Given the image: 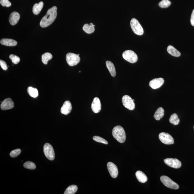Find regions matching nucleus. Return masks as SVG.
<instances>
[{"instance_id": "obj_27", "label": "nucleus", "mask_w": 194, "mask_h": 194, "mask_svg": "<svg viewBox=\"0 0 194 194\" xmlns=\"http://www.w3.org/2000/svg\"><path fill=\"white\" fill-rule=\"evenodd\" d=\"M42 61L44 64H47L48 60L52 58V54L49 53H46L42 55Z\"/></svg>"}, {"instance_id": "obj_17", "label": "nucleus", "mask_w": 194, "mask_h": 194, "mask_svg": "<svg viewBox=\"0 0 194 194\" xmlns=\"http://www.w3.org/2000/svg\"><path fill=\"white\" fill-rule=\"evenodd\" d=\"M0 42L1 44L7 46H15L17 44L16 41L10 39H1Z\"/></svg>"}, {"instance_id": "obj_6", "label": "nucleus", "mask_w": 194, "mask_h": 194, "mask_svg": "<svg viewBox=\"0 0 194 194\" xmlns=\"http://www.w3.org/2000/svg\"><path fill=\"white\" fill-rule=\"evenodd\" d=\"M66 60L68 64L71 66H76L80 62L79 56L73 53H69L67 54Z\"/></svg>"}, {"instance_id": "obj_13", "label": "nucleus", "mask_w": 194, "mask_h": 194, "mask_svg": "<svg viewBox=\"0 0 194 194\" xmlns=\"http://www.w3.org/2000/svg\"><path fill=\"white\" fill-rule=\"evenodd\" d=\"M14 107V104L11 98H6L3 101L1 105V110H6L10 109Z\"/></svg>"}, {"instance_id": "obj_7", "label": "nucleus", "mask_w": 194, "mask_h": 194, "mask_svg": "<svg viewBox=\"0 0 194 194\" xmlns=\"http://www.w3.org/2000/svg\"><path fill=\"white\" fill-rule=\"evenodd\" d=\"M44 152L47 158L50 160H53L55 155L53 148L50 144L45 143L44 146Z\"/></svg>"}, {"instance_id": "obj_14", "label": "nucleus", "mask_w": 194, "mask_h": 194, "mask_svg": "<svg viewBox=\"0 0 194 194\" xmlns=\"http://www.w3.org/2000/svg\"><path fill=\"white\" fill-rule=\"evenodd\" d=\"M101 103L99 98L96 97L93 100L91 104V108L92 111L95 113H98L101 110Z\"/></svg>"}, {"instance_id": "obj_24", "label": "nucleus", "mask_w": 194, "mask_h": 194, "mask_svg": "<svg viewBox=\"0 0 194 194\" xmlns=\"http://www.w3.org/2000/svg\"><path fill=\"white\" fill-rule=\"evenodd\" d=\"M78 190V187L76 185H72L69 186L65 191L64 194H74Z\"/></svg>"}, {"instance_id": "obj_26", "label": "nucleus", "mask_w": 194, "mask_h": 194, "mask_svg": "<svg viewBox=\"0 0 194 194\" xmlns=\"http://www.w3.org/2000/svg\"><path fill=\"white\" fill-rule=\"evenodd\" d=\"M28 92L29 95L32 97L36 98L38 96V91L37 89L31 87L28 88Z\"/></svg>"}, {"instance_id": "obj_3", "label": "nucleus", "mask_w": 194, "mask_h": 194, "mask_svg": "<svg viewBox=\"0 0 194 194\" xmlns=\"http://www.w3.org/2000/svg\"><path fill=\"white\" fill-rule=\"evenodd\" d=\"M130 25L132 30L135 34L138 35H142L143 34V28L137 19L133 18L130 22Z\"/></svg>"}, {"instance_id": "obj_30", "label": "nucleus", "mask_w": 194, "mask_h": 194, "mask_svg": "<svg viewBox=\"0 0 194 194\" xmlns=\"http://www.w3.org/2000/svg\"><path fill=\"white\" fill-rule=\"evenodd\" d=\"M93 139L94 140L97 142H99V143L105 144L107 145L108 144V142L107 140L103 138L100 137L99 136H95L93 137Z\"/></svg>"}, {"instance_id": "obj_39", "label": "nucleus", "mask_w": 194, "mask_h": 194, "mask_svg": "<svg viewBox=\"0 0 194 194\" xmlns=\"http://www.w3.org/2000/svg\"></svg>"}, {"instance_id": "obj_16", "label": "nucleus", "mask_w": 194, "mask_h": 194, "mask_svg": "<svg viewBox=\"0 0 194 194\" xmlns=\"http://www.w3.org/2000/svg\"><path fill=\"white\" fill-rule=\"evenodd\" d=\"M20 15L17 12H12L9 17V22L12 25H15L17 24L20 19Z\"/></svg>"}, {"instance_id": "obj_37", "label": "nucleus", "mask_w": 194, "mask_h": 194, "mask_svg": "<svg viewBox=\"0 0 194 194\" xmlns=\"http://www.w3.org/2000/svg\"><path fill=\"white\" fill-rule=\"evenodd\" d=\"M77 55H78V56H79V55H80V54H77Z\"/></svg>"}, {"instance_id": "obj_31", "label": "nucleus", "mask_w": 194, "mask_h": 194, "mask_svg": "<svg viewBox=\"0 0 194 194\" xmlns=\"http://www.w3.org/2000/svg\"><path fill=\"white\" fill-rule=\"evenodd\" d=\"M10 58L12 62L14 64H16L19 63L20 62V58L16 55L11 54L10 56Z\"/></svg>"}, {"instance_id": "obj_32", "label": "nucleus", "mask_w": 194, "mask_h": 194, "mask_svg": "<svg viewBox=\"0 0 194 194\" xmlns=\"http://www.w3.org/2000/svg\"><path fill=\"white\" fill-rule=\"evenodd\" d=\"M21 151L20 149H17L12 151L10 153V155L12 157H17L21 154Z\"/></svg>"}, {"instance_id": "obj_10", "label": "nucleus", "mask_w": 194, "mask_h": 194, "mask_svg": "<svg viewBox=\"0 0 194 194\" xmlns=\"http://www.w3.org/2000/svg\"><path fill=\"white\" fill-rule=\"evenodd\" d=\"M164 162L168 166L175 169H178L182 166L181 162L177 159L167 158L164 160Z\"/></svg>"}, {"instance_id": "obj_21", "label": "nucleus", "mask_w": 194, "mask_h": 194, "mask_svg": "<svg viewBox=\"0 0 194 194\" xmlns=\"http://www.w3.org/2000/svg\"><path fill=\"white\" fill-rule=\"evenodd\" d=\"M44 3L42 1H40L39 3L35 4L33 6V12L34 14L37 15L39 14L43 8Z\"/></svg>"}, {"instance_id": "obj_9", "label": "nucleus", "mask_w": 194, "mask_h": 194, "mask_svg": "<svg viewBox=\"0 0 194 194\" xmlns=\"http://www.w3.org/2000/svg\"><path fill=\"white\" fill-rule=\"evenodd\" d=\"M159 137L161 141L165 144L172 145L174 143L173 138L169 133H161L159 134Z\"/></svg>"}, {"instance_id": "obj_28", "label": "nucleus", "mask_w": 194, "mask_h": 194, "mask_svg": "<svg viewBox=\"0 0 194 194\" xmlns=\"http://www.w3.org/2000/svg\"><path fill=\"white\" fill-rule=\"evenodd\" d=\"M24 167L26 169L34 170L35 169L36 166L35 164L33 162L31 161H28L25 162L24 164Z\"/></svg>"}, {"instance_id": "obj_35", "label": "nucleus", "mask_w": 194, "mask_h": 194, "mask_svg": "<svg viewBox=\"0 0 194 194\" xmlns=\"http://www.w3.org/2000/svg\"><path fill=\"white\" fill-rule=\"evenodd\" d=\"M191 23L192 26H194V10L192 12L191 18Z\"/></svg>"}, {"instance_id": "obj_20", "label": "nucleus", "mask_w": 194, "mask_h": 194, "mask_svg": "<svg viewBox=\"0 0 194 194\" xmlns=\"http://www.w3.org/2000/svg\"><path fill=\"white\" fill-rule=\"evenodd\" d=\"M164 110L163 107H160L156 110L154 115L155 119L159 121L164 116Z\"/></svg>"}, {"instance_id": "obj_12", "label": "nucleus", "mask_w": 194, "mask_h": 194, "mask_svg": "<svg viewBox=\"0 0 194 194\" xmlns=\"http://www.w3.org/2000/svg\"><path fill=\"white\" fill-rule=\"evenodd\" d=\"M164 82V80L163 78H155L150 82L149 85L152 89H156L161 87Z\"/></svg>"}, {"instance_id": "obj_4", "label": "nucleus", "mask_w": 194, "mask_h": 194, "mask_svg": "<svg viewBox=\"0 0 194 194\" xmlns=\"http://www.w3.org/2000/svg\"><path fill=\"white\" fill-rule=\"evenodd\" d=\"M123 57L130 63H134L138 60V56L136 53L131 50H127L124 51L122 54Z\"/></svg>"}, {"instance_id": "obj_33", "label": "nucleus", "mask_w": 194, "mask_h": 194, "mask_svg": "<svg viewBox=\"0 0 194 194\" xmlns=\"http://www.w3.org/2000/svg\"><path fill=\"white\" fill-rule=\"evenodd\" d=\"M0 3L3 7H9L11 6V3L8 0H1Z\"/></svg>"}, {"instance_id": "obj_34", "label": "nucleus", "mask_w": 194, "mask_h": 194, "mask_svg": "<svg viewBox=\"0 0 194 194\" xmlns=\"http://www.w3.org/2000/svg\"><path fill=\"white\" fill-rule=\"evenodd\" d=\"M0 65H1V68L4 70L6 71L8 69V67H7L6 63L5 61H3V60H0Z\"/></svg>"}, {"instance_id": "obj_38", "label": "nucleus", "mask_w": 194, "mask_h": 194, "mask_svg": "<svg viewBox=\"0 0 194 194\" xmlns=\"http://www.w3.org/2000/svg\"><path fill=\"white\" fill-rule=\"evenodd\" d=\"M133 101H134V99H133Z\"/></svg>"}, {"instance_id": "obj_11", "label": "nucleus", "mask_w": 194, "mask_h": 194, "mask_svg": "<svg viewBox=\"0 0 194 194\" xmlns=\"http://www.w3.org/2000/svg\"><path fill=\"white\" fill-rule=\"evenodd\" d=\"M107 168L110 175L114 178L117 177L118 171L117 166L112 162H109L107 164Z\"/></svg>"}, {"instance_id": "obj_2", "label": "nucleus", "mask_w": 194, "mask_h": 194, "mask_svg": "<svg viewBox=\"0 0 194 194\" xmlns=\"http://www.w3.org/2000/svg\"><path fill=\"white\" fill-rule=\"evenodd\" d=\"M114 137L121 143H123L126 139L125 132L124 128L120 125L114 127L112 131Z\"/></svg>"}, {"instance_id": "obj_5", "label": "nucleus", "mask_w": 194, "mask_h": 194, "mask_svg": "<svg viewBox=\"0 0 194 194\" xmlns=\"http://www.w3.org/2000/svg\"><path fill=\"white\" fill-rule=\"evenodd\" d=\"M161 181L166 187L169 188L177 189L179 188V186L177 183L166 176H162L160 177Z\"/></svg>"}, {"instance_id": "obj_15", "label": "nucleus", "mask_w": 194, "mask_h": 194, "mask_svg": "<svg viewBox=\"0 0 194 194\" xmlns=\"http://www.w3.org/2000/svg\"><path fill=\"white\" fill-rule=\"evenodd\" d=\"M72 109V106L69 101H66L64 103L61 109V113L62 114L67 115L71 113Z\"/></svg>"}, {"instance_id": "obj_23", "label": "nucleus", "mask_w": 194, "mask_h": 194, "mask_svg": "<svg viewBox=\"0 0 194 194\" xmlns=\"http://www.w3.org/2000/svg\"><path fill=\"white\" fill-rule=\"evenodd\" d=\"M169 122L174 125H178L180 122V120L178 115L176 113L173 114L171 115L170 118Z\"/></svg>"}, {"instance_id": "obj_19", "label": "nucleus", "mask_w": 194, "mask_h": 194, "mask_svg": "<svg viewBox=\"0 0 194 194\" xmlns=\"http://www.w3.org/2000/svg\"><path fill=\"white\" fill-rule=\"evenodd\" d=\"M106 66L112 76H116V70L113 64L110 61H107L106 62Z\"/></svg>"}, {"instance_id": "obj_29", "label": "nucleus", "mask_w": 194, "mask_h": 194, "mask_svg": "<svg viewBox=\"0 0 194 194\" xmlns=\"http://www.w3.org/2000/svg\"><path fill=\"white\" fill-rule=\"evenodd\" d=\"M171 3L169 0H162L159 4V6L161 8H166L170 5Z\"/></svg>"}, {"instance_id": "obj_22", "label": "nucleus", "mask_w": 194, "mask_h": 194, "mask_svg": "<svg viewBox=\"0 0 194 194\" xmlns=\"http://www.w3.org/2000/svg\"><path fill=\"white\" fill-rule=\"evenodd\" d=\"M167 51L169 54L174 57H179L181 55L179 51L171 45H169L168 47Z\"/></svg>"}, {"instance_id": "obj_1", "label": "nucleus", "mask_w": 194, "mask_h": 194, "mask_svg": "<svg viewBox=\"0 0 194 194\" xmlns=\"http://www.w3.org/2000/svg\"><path fill=\"white\" fill-rule=\"evenodd\" d=\"M57 7L54 6L48 10L46 15L42 18L40 25L42 28H46L55 20L57 16Z\"/></svg>"}, {"instance_id": "obj_25", "label": "nucleus", "mask_w": 194, "mask_h": 194, "mask_svg": "<svg viewBox=\"0 0 194 194\" xmlns=\"http://www.w3.org/2000/svg\"><path fill=\"white\" fill-rule=\"evenodd\" d=\"M83 29L87 34H90L95 31L94 27L88 24H85L83 27Z\"/></svg>"}, {"instance_id": "obj_18", "label": "nucleus", "mask_w": 194, "mask_h": 194, "mask_svg": "<svg viewBox=\"0 0 194 194\" xmlns=\"http://www.w3.org/2000/svg\"><path fill=\"white\" fill-rule=\"evenodd\" d=\"M136 176L138 180L141 183L146 182L148 180V177L143 172L138 171L136 173Z\"/></svg>"}, {"instance_id": "obj_8", "label": "nucleus", "mask_w": 194, "mask_h": 194, "mask_svg": "<svg viewBox=\"0 0 194 194\" xmlns=\"http://www.w3.org/2000/svg\"><path fill=\"white\" fill-rule=\"evenodd\" d=\"M122 102L124 107L128 110H134L135 107L134 101L128 95H124L122 97Z\"/></svg>"}, {"instance_id": "obj_36", "label": "nucleus", "mask_w": 194, "mask_h": 194, "mask_svg": "<svg viewBox=\"0 0 194 194\" xmlns=\"http://www.w3.org/2000/svg\"><path fill=\"white\" fill-rule=\"evenodd\" d=\"M90 25H92V26H93L94 27H95V25H93V24H92V23H90Z\"/></svg>"}]
</instances>
